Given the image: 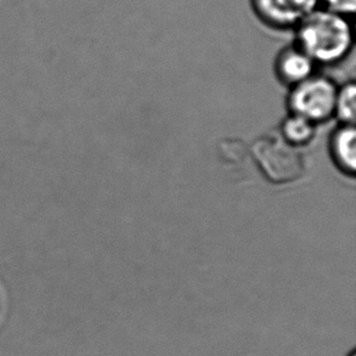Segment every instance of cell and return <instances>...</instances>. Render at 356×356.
<instances>
[{
	"mask_svg": "<svg viewBox=\"0 0 356 356\" xmlns=\"http://www.w3.org/2000/svg\"><path fill=\"white\" fill-rule=\"evenodd\" d=\"M297 44L316 65L341 63L354 48L352 17L320 6L292 31Z\"/></svg>",
	"mask_w": 356,
	"mask_h": 356,
	"instance_id": "obj_1",
	"label": "cell"
},
{
	"mask_svg": "<svg viewBox=\"0 0 356 356\" xmlns=\"http://www.w3.org/2000/svg\"><path fill=\"white\" fill-rule=\"evenodd\" d=\"M253 154L265 175L274 183H291L304 173L302 156L284 140L264 138L255 143Z\"/></svg>",
	"mask_w": 356,
	"mask_h": 356,
	"instance_id": "obj_2",
	"label": "cell"
},
{
	"mask_svg": "<svg viewBox=\"0 0 356 356\" xmlns=\"http://www.w3.org/2000/svg\"><path fill=\"white\" fill-rule=\"evenodd\" d=\"M337 90L330 79L312 76L296 86L291 105L299 116L309 120H323L336 107Z\"/></svg>",
	"mask_w": 356,
	"mask_h": 356,
	"instance_id": "obj_3",
	"label": "cell"
},
{
	"mask_svg": "<svg viewBox=\"0 0 356 356\" xmlns=\"http://www.w3.org/2000/svg\"><path fill=\"white\" fill-rule=\"evenodd\" d=\"M250 6L266 29L287 32L320 8V0H250Z\"/></svg>",
	"mask_w": 356,
	"mask_h": 356,
	"instance_id": "obj_4",
	"label": "cell"
},
{
	"mask_svg": "<svg viewBox=\"0 0 356 356\" xmlns=\"http://www.w3.org/2000/svg\"><path fill=\"white\" fill-rule=\"evenodd\" d=\"M315 65L316 63L297 44L291 43L277 54L275 71L282 82L297 86L313 76Z\"/></svg>",
	"mask_w": 356,
	"mask_h": 356,
	"instance_id": "obj_5",
	"label": "cell"
},
{
	"mask_svg": "<svg viewBox=\"0 0 356 356\" xmlns=\"http://www.w3.org/2000/svg\"><path fill=\"white\" fill-rule=\"evenodd\" d=\"M333 152L338 164L348 172H354L356 164L355 129L346 127L338 130L333 139Z\"/></svg>",
	"mask_w": 356,
	"mask_h": 356,
	"instance_id": "obj_6",
	"label": "cell"
},
{
	"mask_svg": "<svg viewBox=\"0 0 356 356\" xmlns=\"http://www.w3.org/2000/svg\"><path fill=\"white\" fill-rule=\"evenodd\" d=\"M284 133L289 144H307L313 138L314 128L312 120L303 116L291 117L286 120Z\"/></svg>",
	"mask_w": 356,
	"mask_h": 356,
	"instance_id": "obj_7",
	"label": "cell"
},
{
	"mask_svg": "<svg viewBox=\"0 0 356 356\" xmlns=\"http://www.w3.org/2000/svg\"><path fill=\"white\" fill-rule=\"evenodd\" d=\"M355 94L354 83H349L341 92H337L334 108H337L338 116L349 123L355 120Z\"/></svg>",
	"mask_w": 356,
	"mask_h": 356,
	"instance_id": "obj_8",
	"label": "cell"
},
{
	"mask_svg": "<svg viewBox=\"0 0 356 356\" xmlns=\"http://www.w3.org/2000/svg\"><path fill=\"white\" fill-rule=\"evenodd\" d=\"M320 6L353 19L356 11V0H320Z\"/></svg>",
	"mask_w": 356,
	"mask_h": 356,
	"instance_id": "obj_9",
	"label": "cell"
},
{
	"mask_svg": "<svg viewBox=\"0 0 356 356\" xmlns=\"http://www.w3.org/2000/svg\"><path fill=\"white\" fill-rule=\"evenodd\" d=\"M349 356H356L355 353L353 352L352 354H350V355H349Z\"/></svg>",
	"mask_w": 356,
	"mask_h": 356,
	"instance_id": "obj_10",
	"label": "cell"
}]
</instances>
